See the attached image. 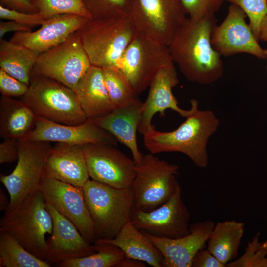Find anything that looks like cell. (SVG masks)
Here are the masks:
<instances>
[{
	"label": "cell",
	"instance_id": "d590c367",
	"mask_svg": "<svg viewBox=\"0 0 267 267\" xmlns=\"http://www.w3.org/2000/svg\"><path fill=\"white\" fill-rule=\"evenodd\" d=\"M28 85L0 69V91L2 96L9 97H22L27 92Z\"/></svg>",
	"mask_w": 267,
	"mask_h": 267
},
{
	"label": "cell",
	"instance_id": "d6a6232c",
	"mask_svg": "<svg viewBox=\"0 0 267 267\" xmlns=\"http://www.w3.org/2000/svg\"><path fill=\"white\" fill-rule=\"evenodd\" d=\"M260 233L253 237L245 249L244 253L236 260L227 264L229 267H267V248L259 242Z\"/></svg>",
	"mask_w": 267,
	"mask_h": 267
},
{
	"label": "cell",
	"instance_id": "f6af8a7d",
	"mask_svg": "<svg viewBox=\"0 0 267 267\" xmlns=\"http://www.w3.org/2000/svg\"><path fill=\"white\" fill-rule=\"evenodd\" d=\"M263 244V246L264 248H267V240H266L265 241H264V242H263V244Z\"/></svg>",
	"mask_w": 267,
	"mask_h": 267
},
{
	"label": "cell",
	"instance_id": "4dcf8cb0",
	"mask_svg": "<svg viewBox=\"0 0 267 267\" xmlns=\"http://www.w3.org/2000/svg\"><path fill=\"white\" fill-rule=\"evenodd\" d=\"M44 19L71 14L91 19L83 0H30Z\"/></svg>",
	"mask_w": 267,
	"mask_h": 267
},
{
	"label": "cell",
	"instance_id": "8d00e7d4",
	"mask_svg": "<svg viewBox=\"0 0 267 267\" xmlns=\"http://www.w3.org/2000/svg\"><path fill=\"white\" fill-rule=\"evenodd\" d=\"M0 18L16 21L31 27L43 25L46 20L39 13H28L10 9L0 5Z\"/></svg>",
	"mask_w": 267,
	"mask_h": 267
},
{
	"label": "cell",
	"instance_id": "5bb4252c",
	"mask_svg": "<svg viewBox=\"0 0 267 267\" xmlns=\"http://www.w3.org/2000/svg\"><path fill=\"white\" fill-rule=\"evenodd\" d=\"M82 148L92 179L118 188L131 187L137 168L134 159L112 145L89 144Z\"/></svg>",
	"mask_w": 267,
	"mask_h": 267
},
{
	"label": "cell",
	"instance_id": "484cf974",
	"mask_svg": "<svg viewBox=\"0 0 267 267\" xmlns=\"http://www.w3.org/2000/svg\"><path fill=\"white\" fill-rule=\"evenodd\" d=\"M244 223L235 220L218 222L207 242V249L221 262L226 265L238 258L244 232Z\"/></svg>",
	"mask_w": 267,
	"mask_h": 267
},
{
	"label": "cell",
	"instance_id": "f35d334b",
	"mask_svg": "<svg viewBox=\"0 0 267 267\" xmlns=\"http://www.w3.org/2000/svg\"><path fill=\"white\" fill-rule=\"evenodd\" d=\"M217 259L207 248H202L195 255L192 267H226Z\"/></svg>",
	"mask_w": 267,
	"mask_h": 267
},
{
	"label": "cell",
	"instance_id": "d6986e66",
	"mask_svg": "<svg viewBox=\"0 0 267 267\" xmlns=\"http://www.w3.org/2000/svg\"><path fill=\"white\" fill-rule=\"evenodd\" d=\"M215 223L210 220L195 222L187 235L175 239L158 237L145 233L163 256L161 267H192L198 250L206 247Z\"/></svg>",
	"mask_w": 267,
	"mask_h": 267
},
{
	"label": "cell",
	"instance_id": "3957f363",
	"mask_svg": "<svg viewBox=\"0 0 267 267\" xmlns=\"http://www.w3.org/2000/svg\"><path fill=\"white\" fill-rule=\"evenodd\" d=\"M92 65L118 68L122 57L138 31L127 16L88 19L77 31Z\"/></svg>",
	"mask_w": 267,
	"mask_h": 267
},
{
	"label": "cell",
	"instance_id": "d4e9b609",
	"mask_svg": "<svg viewBox=\"0 0 267 267\" xmlns=\"http://www.w3.org/2000/svg\"><path fill=\"white\" fill-rule=\"evenodd\" d=\"M37 116L22 100L2 96L0 99V136L21 139L35 127Z\"/></svg>",
	"mask_w": 267,
	"mask_h": 267
},
{
	"label": "cell",
	"instance_id": "7402d4cb",
	"mask_svg": "<svg viewBox=\"0 0 267 267\" xmlns=\"http://www.w3.org/2000/svg\"><path fill=\"white\" fill-rule=\"evenodd\" d=\"M45 172L56 179L82 187L89 177L82 146L56 143L47 155Z\"/></svg>",
	"mask_w": 267,
	"mask_h": 267
},
{
	"label": "cell",
	"instance_id": "8992f818",
	"mask_svg": "<svg viewBox=\"0 0 267 267\" xmlns=\"http://www.w3.org/2000/svg\"><path fill=\"white\" fill-rule=\"evenodd\" d=\"M21 100L38 117L70 125L88 119L74 90L49 78L31 74L28 90Z\"/></svg>",
	"mask_w": 267,
	"mask_h": 267
},
{
	"label": "cell",
	"instance_id": "836d02e7",
	"mask_svg": "<svg viewBox=\"0 0 267 267\" xmlns=\"http://www.w3.org/2000/svg\"><path fill=\"white\" fill-rule=\"evenodd\" d=\"M238 6L249 19V26L256 38L259 40L261 21L267 14V0H225Z\"/></svg>",
	"mask_w": 267,
	"mask_h": 267
},
{
	"label": "cell",
	"instance_id": "e0dca14e",
	"mask_svg": "<svg viewBox=\"0 0 267 267\" xmlns=\"http://www.w3.org/2000/svg\"><path fill=\"white\" fill-rule=\"evenodd\" d=\"M179 82L174 63L162 68L154 76L149 85V91L145 102L138 132L143 135L155 127L152 124L154 116L159 113L165 116V112L171 109L183 118H186L198 108V102L192 99L191 108L183 109L178 106V102L172 92L173 88Z\"/></svg>",
	"mask_w": 267,
	"mask_h": 267
},
{
	"label": "cell",
	"instance_id": "44dd1931",
	"mask_svg": "<svg viewBox=\"0 0 267 267\" xmlns=\"http://www.w3.org/2000/svg\"><path fill=\"white\" fill-rule=\"evenodd\" d=\"M143 106V102L137 97L126 105L114 108L106 115L91 119L130 149L137 165L141 163L143 156L139 149L137 140Z\"/></svg>",
	"mask_w": 267,
	"mask_h": 267
},
{
	"label": "cell",
	"instance_id": "ac0fdd59",
	"mask_svg": "<svg viewBox=\"0 0 267 267\" xmlns=\"http://www.w3.org/2000/svg\"><path fill=\"white\" fill-rule=\"evenodd\" d=\"M53 222L52 231L46 240L45 261L52 266L68 259L87 256L96 251L94 244L87 241L69 220L46 203Z\"/></svg>",
	"mask_w": 267,
	"mask_h": 267
},
{
	"label": "cell",
	"instance_id": "4fadbf2b",
	"mask_svg": "<svg viewBox=\"0 0 267 267\" xmlns=\"http://www.w3.org/2000/svg\"><path fill=\"white\" fill-rule=\"evenodd\" d=\"M38 189L46 203L73 222L87 241L94 244L96 240L94 223L82 187L56 179L44 172Z\"/></svg>",
	"mask_w": 267,
	"mask_h": 267
},
{
	"label": "cell",
	"instance_id": "30bf717a",
	"mask_svg": "<svg viewBox=\"0 0 267 267\" xmlns=\"http://www.w3.org/2000/svg\"><path fill=\"white\" fill-rule=\"evenodd\" d=\"M91 65L76 32L63 43L40 53L32 74L51 78L74 89Z\"/></svg>",
	"mask_w": 267,
	"mask_h": 267
},
{
	"label": "cell",
	"instance_id": "bcb514c9",
	"mask_svg": "<svg viewBox=\"0 0 267 267\" xmlns=\"http://www.w3.org/2000/svg\"></svg>",
	"mask_w": 267,
	"mask_h": 267
},
{
	"label": "cell",
	"instance_id": "7c38bea8",
	"mask_svg": "<svg viewBox=\"0 0 267 267\" xmlns=\"http://www.w3.org/2000/svg\"><path fill=\"white\" fill-rule=\"evenodd\" d=\"M190 219L179 186L167 202L153 210L144 211L133 207L130 222L143 232L158 237L175 239L189 234Z\"/></svg>",
	"mask_w": 267,
	"mask_h": 267
},
{
	"label": "cell",
	"instance_id": "74e56055",
	"mask_svg": "<svg viewBox=\"0 0 267 267\" xmlns=\"http://www.w3.org/2000/svg\"><path fill=\"white\" fill-rule=\"evenodd\" d=\"M19 157L18 139L6 138L0 144V164L10 163Z\"/></svg>",
	"mask_w": 267,
	"mask_h": 267
},
{
	"label": "cell",
	"instance_id": "83f0119b",
	"mask_svg": "<svg viewBox=\"0 0 267 267\" xmlns=\"http://www.w3.org/2000/svg\"><path fill=\"white\" fill-rule=\"evenodd\" d=\"M29 252L8 232L0 231V267H51Z\"/></svg>",
	"mask_w": 267,
	"mask_h": 267
},
{
	"label": "cell",
	"instance_id": "cb8c5ba5",
	"mask_svg": "<svg viewBox=\"0 0 267 267\" xmlns=\"http://www.w3.org/2000/svg\"><path fill=\"white\" fill-rule=\"evenodd\" d=\"M120 248L126 257L161 267L163 256L145 233L128 222L113 239H98Z\"/></svg>",
	"mask_w": 267,
	"mask_h": 267
},
{
	"label": "cell",
	"instance_id": "9a60e30c",
	"mask_svg": "<svg viewBox=\"0 0 267 267\" xmlns=\"http://www.w3.org/2000/svg\"><path fill=\"white\" fill-rule=\"evenodd\" d=\"M246 14L238 6L231 4L227 15L219 25L215 26L211 44L221 55L229 56L244 53L260 59L267 58V49L262 48L249 25Z\"/></svg>",
	"mask_w": 267,
	"mask_h": 267
},
{
	"label": "cell",
	"instance_id": "ba28073f",
	"mask_svg": "<svg viewBox=\"0 0 267 267\" xmlns=\"http://www.w3.org/2000/svg\"><path fill=\"white\" fill-rule=\"evenodd\" d=\"M186 15L181 0H129L128 16L137 31L167 46Z\"/></svg>",
	"mask_w": 267,
	"mask_h": 267
},
{
	"label": "cell",
	"instance_id": "e575fe53",
	"mask_svg": "<svg viewBox=\"0 0 267 267\" xmlns=\"http://www.w3.org/2000/svg\"><path fill=\"white\" fill-rule=\"evenodd\" d=\"M189 18L201 19L218 11L225 0H181Z\"/></svg>",
	"mask_w": 267,
	"mask_h": 267
},
{
	"label": "cell",
	"instance_id": "ee69618b",
	"mask_svg": "<svg viewBox=\"0 0 267 267\" xmlns=\"http://www.w3.org/2000/svg\"><path fill=\"white\" fill-rule=\"evenodd\" d=\"M9 201L4 191L0 189V211H6L9 206Z\"/></svg>",
	"mask_w": 267,
	"mask_h": 267
},
{
	"label": "cell",
	"instance_id": "6da1fadb",
	"mask_svg": "<svg viewBox=\"0 0 267 267\" xmlns=\"http://www.w3.org/2000/svg\"><path fill=\"white\" fill-rule=\"evenodd\" d=\"M216 21L215 15L187 18L168 46L173 62L189 81L209 85L223 75L221 55L211 44Z\"/></svg>",
	"mask_w": 267,
	"mask_h": 267
},
{
	"label": "cell",
	"instance_id": "60d3db41",
	"mask_svg": "<svg viewBox=\"0 0 267 267\" xmlns=\"http://www.w3.org/2000/svg\"><path fill=\"white\" fill-rule=\"evenodd\" d=\"M32 27L22 24L16 21L9 20L0 22V39L9 32L31 31Z\"/></svg>",
	"mask_w": 267,
	"mask_h": 267
},
{
	"label": "cell",
	"instance_id": "277c9868",
	"mask_svg": "<svg viewBox=\"0 0 267 267\" xmlns=\"http://www.w3.org/2000/svg\"><path fill=\"white\" fill-rule=\"evenodd\" d=\"M52 227L51 216L38 188L14 208L6 211L0 221V231L8 232L29 252L45 261V237L51 234Z\"/></svg>",
	"mask_w": 267,
	"mask_h": 267
},
{
	"label": "cell",
	"instance_id": "52a82bcc",
	"mask_svg": "<svg viewBox=\"0 0 267 267\" xmlns=\"http://www.w3.org/2000/svg\"><path fill=\"white\" fill-rule=\"evenodd\" d=\"M178 170V165L161 160L152 153L143 155L130 187L134 207L150 211L167 202L180 186L176 179Z\"/></svg>",
	"mask_w": 267,
	"mask_h": 267
},
{
	"label": "cell",
	"instance_id": "4316f807",
	"mask_svg": "<svg viewBox=\"0 0 267 267\" xmlns=\"http://www.w3.org/2000/svg\"><path fill=\"white\" fill-rule=\"evenodd\" d=\"M0 41V69L30 85L32 72L40 53L11 41L2 38Z\"/></svg>",
	"mask_w": 267,
	"mask_h": 267
},
{
	"label": "cell",
	"instance_id": "f546056e",
	"mask_svg": "<svg viewBox=\"0 0 267 267\" xmlns=\"http://www.w3.org/2000/svg\"><path fill=\"white\" fill-rule=\"evenodd\" d=\"M103 77L113 109L137 98L130 82L118 68H103Z\"/></svg>",
	"mask_w": 267,
	"mask_h": 267
},
{
	"label": "cell",
	"instance_id": "ab89813d",
	"mask_svg": "<svg viewBox=\"0 0 267 267\" xmlns=\"http://www.w3.org/2000/svg\"><path fill=\"white\" fill-rule=\"evenodd\" d=\"M0 5L10 9L28 13L38 12L30 0H0Z\"/></svg>",
	"mask_w": 267,
	"mask_h": 267
},
{
	"label": "cell",
	"instance_id": "8fae6325",
	"mask_svg": "<svg viewBox=\"0 0 267 267\" xmlns=\"http://www.w3.org/2000/svg\"><path fill=\"white\" fill-rule=\"evenodd\" d=\"M52 146L50 142L18 139L17 165L9 175L1 174L0 182L10 196L7 210L14 208L30 193L38 188L45 172V163Z\"/></svg>",
	"mask_w": 267,
	"mask_h": 267
},
{
	"label": "cell",
	"instance_id": "5b68a950",
	"mask_svg": "<svg viewBox=\"0 0 267 267\" xmlns=\"http://www.w3.org/2000/svg\"><path fill=\"white\" fill-rule=\"evenodd\" d=\"M96 239H111L130 221L134 202L130 188H118L89 179L82 187Z\"/></svg>",
	"mask_w": 267,
	"mask_h": 267
},
{
	"label": "cell",
	"instance_id": "7bdbcfd3",
	"mask_svg": "<svg viewBox=\"0 0 267 267\" xmlns=\"http://www.w3.org/2000/svg\"><path fill=\"white\" fill-rule=\"evenodd\" d=\"M259 40L267 42V14L262 18L259 29Z\"/></svg>",
	"mask_w": 267,
	"mask_h": 267
},
{
	"label": "cell",
	"instance_id": "ffe728a7",
	"mask_svg": "<svg viewBox=\"0 0 267 267\" xmlns=\"http://www.w3.org/2000/svg\"><path fill=\"white\" fill-rule=\"evenodd\" d=\"M88 19L75 14L57 15L46 19L36 31L15 32L10 41L40 54L63 43Z\"/></svg>",
	"mask_w": 267,
	"mask_h": 267
},
{
	"label": "cell",
	"instance_id": "603a6c76",
	"mask_svg": "<svg viewBox=\"0 0 267 267\" xmlns=\"http://www.w3.org/2000/svg\"><path fill=\"white\" fill-rule=\"evenodd\" d=\"M73 90L88 119L103 116L113 110L101 68L91 65Z\"/></svg>",
	"mask_w": 267,
	"mask_h": 267
},
{
	"label": "cell",
	"instance_id": "9c48e42d",
	"mask_svg": "<svg viewBox=\"0 0 267 267\" xmlns=\"http://www.w3.org/2000/svg\"><path fill=\"white\" fill-rule=\"evenodd\" d=\"M173 62L168 46L138 32L126 49L118 68L138 96L162 68Z\"/></svg>",
	"mask_w": 267,
	"mask_h": 267
},
{
	"label": "cell",
	"instance_id": "b9f144b4",
	"mask_svg": "<svg viewBox=\"0 0 267 267\" xmlns=\"http://www.w3.org/2000/svg\"><path fill=\"white\" fill-rule=\"evenodd\" d=\"M142 261L125 257L117 265L116 267H145Z\"/></svg>",
	"mask_w": 267,
	"mask_h": 267
},
{
	"label": "cell",
	"instance_id": "f1b7e54d",
	"mask_svg": "<svg viewBox=\"0 0 267 267\" xmlns=\"http://www.w3.org/2000/svg\"><path fill=\"white\" fill-rule=\"evenodd\" d=\"M94 244L96 251L89 255L66 260L54 265L58 267H116L126 257L118 247L96 239Z\"/></svg>",
	"mask_w": 267,
	"mask_h": 267
},
{
	"label": "cell",
	"instance_id": "1f68e13d",
	"mask_svg": "<svg viewBox=\"0 0 267 267\" xmlns=\"http://www.w3.org/2000/svg\"><path fill=\"white\" fill-rule=\"evenodd\" d=\"M91 19L100 20L128 16L129 0H83Z\"/></svg>",
	"mask_w": 267,
	"mask_h": 267
},
{
	"label": "cell",
	"instance_id": "7a4b0ae2",
	"mask_svg": "<svg viewBox=\"0 0 267 267\" xmlns=\"http://www.w3.org/2000/svg\"><path fill=\"white\" fill-rule=\"evenodd\" d=\"M177 129L169 132L155 127L143 135L146 148L153 154L179 152L186 155L197 167L205 168L208 163L207 144L217 130L220 121L210 110L198 108Z\"/></svg>",
	"mask_w": 267,
	"mask_h": 267
},
{
	"label": "cell",
	"instance_id": "2e32d148",
	"mask_svg": "<svg viewBox=\"0 0 267 267\" xmlns=\"http://www.w3.org/2000/svg\"><path fill=\"white\" fill-rule=\"evenodd\" d=\"M21 139L80 146L106 144L116 146L118 142L111 134L90 119L79 125H70L41 117H38L34 128Z\"/></svg>",
	"mask_w": 267,
	"mask_h": 267
}]
</instances>
